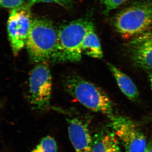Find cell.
<instances>
[{
    "mask_svg": "<svg viewBox=\"0 0 152 152\" xmlns=\"http://www.w3.org/2000/svg\"><path fill=\"white\" fill-rule=\"evenodd\" d=\"M52 80L47 62L39 63L30 73L29 78V99L30 103L38 110L48 108L51 96Z\"/></svg>",
    "mask_w": 152,
    "mask_h": 152,
    "instance_id": "cell-5",
    "label": "cell"
},
{
    "mask_svg": "<svg viewBox=\"0 0 152 152\" xmlns=\"http://www.w3.org/2000/svg\"><path fill=\"white\" fill-rule=\"evenodd\" d=\"M66 91L87 108L94 112L113 115V102L102 89L77 75L68 76L64 81Z\"/></svg>",
    "mask_w": 152,
    "mask_h": 152,
    "instance_id": "cell-3",
    "label": "cell"
},
{
    "mask_svg": "<svg viewBox=\"0 0 152 152\" xmlns=\"http://www.w3.org/2000/svg\"><path fill=\"white\" fill-rule=\"evenodd\" d=\"M28 1H29L30 3H31V4L39 2V0H28Z\"/></svg>",
    "mask_w": 152,
    "mask_h": 152,
    "instance_id": "cell-19",
    "label": "cell"
},
{
    "mask_svg": "<svg viewBox=\"0 0 152 152\" xmlns=\"http://www.w3.org/2000/svg\"><path fill=\"white\" fill-rule=\"evenodd\" d=\"M113 132L124 148L126 152H145L146 138L143 133L130 119L113 115L109 116Z\"/></svg>",
    "mask_w": 152,
    "mask_h": 152,
    "instance_id": "cell-6",
    "label": "cell"
},
{
    "mask_svg": "<svg viewBox=\"0 0 152 152\" xmlns=\"http://www.w3.org/2000/svg\"><path fill=\"white\" fill-rule=\"evenodd\" d=\"M128 0H104L101 2L105 12L108 13L121 5Z\"/></svg>",
    "mask_w": 152,
    "mask_h": 152,
    "instance_id": "cell-14",
    "label": "cell"
},
{
    "mask_svg": "<svg viewBox=\"0 0 152 152\" xmlns=\"http://www.w3.org/2000/svg\"><path fill=\"white\" fill-rule=\"evenodd\" d=\"M130 58L134 64L152 70V31L134 38L129 45Z\"/></svg>",
    "mask_w": 152,
    "mask_h": 152,
    "instance_id": "cell-8",
    "label": "cell"
},
{
    "mask_svg": "<svg viewBox=\"0 0 152 152\" xmlns=\"http://www.w3.org/2000/svg\"><path fill=\"white\" fill-rule=\"evenodd\" d=\"M32 20L27 9L20 7L11 11L7 21V32L14 56L26 46Z\"/></svg>",
    "mask_w": 152,
    "mask_h": 152,
    "instance_id": "cell-7",
    "label": "cell"
},
{
    "mask_svg": "<svg viewBox=\"0 0 152 152\" xmlns=\"http://www.w3.org/2000/svg\"><path fill=\"white\" fill-rule=\"evenodd\" d=\"M148 71V78L149 81L151 88L152 90V70Z\"/></svg>",
    "mask_w": 152,
    "mask_h": 152,
    "instance_id": "cell-18",
    "label": "cell"
},
{
    "mask_svg": "<svg viewBox=\"0 0 152 152\" xmlns=\"http://www.w3.org/2000/svg\"><path fill=\"white\" fill-rule=\"evenodd\" d=\"M56 142L50 136H46L41 140L34 148L30 152H57Z\"/></svg>",
    "mask_w": 152,
    "mask_h": 152,
    "instance_id": "cell-13",
    "label": "cell"
},
{
    "mask_svg": "<svg viewBox=\"0 0 152 152\" xmlns=\"http://www.w3.org/2000/svg\"><path fill=\"white\" fill-rule=\"evenodd\" d=\"M25 0H0L2 7L6 8L15 9L20 7Z\"/></svg>",
    "mask_w": 152,
    "mask_h": 152,
    "instance_id": "cell-15",
    "label": "cell"
},
{
    "mask_svg": "<svg viewBox=\"0 0 152 152\" xmlns=\"http://www.w3.org/2000/svg\"><path fill=\"white\" fill-rule=\"evenodd\" d=\"M112 21L115 31L125 39L152 31V0L132 3L117 13Z\"/></svg>",
    "mask_w": 152,
    "mask_h": 152,
    "instance_id": "cell-1",
    "label": "cell"
},
{
    "mask_svg": "<svg viewBox=\"0 0 152 152\" xmlns=\"http://www.w3.org/2000/svg\"><path fill=\"white\" fill-rule=\"evenodd\" d=\"M83 53L95 58H102L103 56L100 42L92 23L85 35L82 46Z\"/></svg>",
    "mask_w": 152,
    "mask_h": 152,
    "instance_id": "cell-12",
    "label": "cell"
},
{
    "mask_svg": "<svg viewBox=\"0 0 152 152\" xmlns=\"http://www.w3.org/2000/svg\"><path fill=\"white\" fill-rule=\"evenodd\" d=\"M145 152H152V140L148 143Z\"/></svg>",
    "mask_w": 152,
    "mask_h": 152,
    "instance_id": "cell-17",
    "label": "cell"
},
{
    "mask_svg": "<svg viewBox=\"0 0 152 152\" xmlns=\"http://www.w3.org/2000/svg\"><path fill=\"white\" fill-rule=\"evenodd\" d=\"M107 65L123 94L130 100H137L139 97V91L132 80L114 65L108 63Z\"/></svg>",
    "mask_w": 152,
    "mask_h": 152,
    "instance_id": "cell-11",
    "label": "cell"
},
{
    "mask_svg": "<svg viewBox=\"0 0 152 152\" xmlns=\"http://www.w3.org/2000/svg\"><path fill=\"white\" fill-rule=\"evenodd\" d=\"M58 34L50 21L32 20L26 47L33 62L39 64L51 60L57 48Z\"/></svg>",
    "mask_w": 152,
    "mask_h": 152,
    "instance_id": "cell-4",
    "label": "cell"
},
{
    "mask_svg": "<svg viewBox=\"0 0 152 152\" xmlns=\"http://www.w3.org/2000/svg\"><path fill=\"white\" fill-rule=\"evenodd\" d=\"M68 134L76 152H91L93 137L86 124L78 118L67 120Z\"/></svg>",
    "mask_w": 152,
    "mask_h": 152,
    "instance_id": "cell-9",
    "label": "cell"
},
{
    "mask_svg": "<svg viewBox=\"0 0 152 152\" xmlns=\"http://www.w3.org/2000/svg\"><path fill=\"white\" fill-rule=\"evenodd\" d=\"M91 152H122L119 140L114 132H100L93 137Z\"/></svg>",
    "mask_w": 152,
    "mask_h": 152,
    "instance_id": "cell-10",
    "label": "cell"
},
{
    "mask_svg": "<svg viewBox=\"0 0 152 152\" xmlns=\"http://www.w3.org/2000/svg\"><path fill=\"white\" fill-rule=\"evenodd\" d=\"M39 2L57 3L64 7H68L71 5L72 0H39Z\"/></svg>",
    "mask_w": 152,
    "mask_h": 152,
    "instance_id": "cell-16",
    "label": "cell"
},
{
    "mask_svg": "<svg viewBox=\"0 0 152 152\" xmlns=\"http://www.w3.org/2000/svg\"><path fill=\"white\" fill-rule=\"evenodd\" d=\"M91 22L80 19L69 23L58 30L56 49L51 61L75 62L81 60L83 40Z\"/></svg>",
    "mask_w": 152,
    "mask_h": 152,
    "instance_id": "cell-2",
    "label": "cell"
}]
</instances>
